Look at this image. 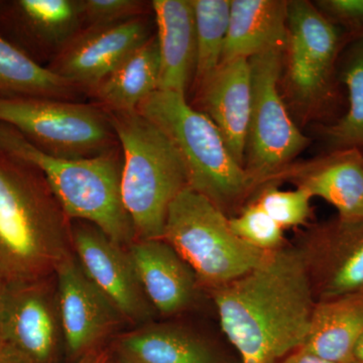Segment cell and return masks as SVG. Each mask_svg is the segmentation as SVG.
Masks as SVG:
<instances>
[{"label":"cell","mask_w":363,"mask_h":363,"mask_svg":"<svg viewBox=\"0 0 363 363\" xmlns=\"http://www.w3.org/2000/svg\"><path fill=\"white\" fill-rule=\"evenodd\" d=\"M211 295L241 363H278L302 348L317 303L305 250L291 247L267 252Z\"/></svg>","instance_id":"6da1fadb"},{"label":"cell","mask_w":363,"mask_h":363,"mask_svg":"<svg viewBox=\"0 0 363 363\" xmlns=\"http://www.w3.org/2000/svg\"><path fill=\"white\" fill-rule=\"evenodd\" d=\"M72 252V220L44 176L0 150V278L42 281Z\"/></svg>","instance_id":"7a4b0ae2"},{"label":"cell","mask_w":363,"mask_h":363,"mask_svg":"<svg viewBox=\"0 0 363 363\" xmlns=\"http://www.w3.org/2000/svg\"><path fill=\"white\" fill-rule=\"evenodd\" d=\"M0 150L39 169L71 220L92 224L123 247L136 240L121 196V147L88 159H65L43 152L0 123Z\"/></svg>","instance_id":"3957f363"},{"label":"cell","mask_w":363,"mask_h":363,"mask_svg":"<svg viewBox=\"0 0 363 363\" xmlns=\"http://www.w3.org/2000/svg\"><path fill=\"white\" fill-rule=\"evenodd\" d=\"M121 154V196L136 240H162L169 205L189 187L173 143L138 111H106Z\"/></svg>","instance_id":"277c9868"},{"label":"cell","mask_w":363,"mask_h":363,"mask_svg":"<svg viewBox=\"0 0 363 363\" xmlns=\"http://www.w3.org/2000/svg\"><path fill=\"white\" fill-rule=\"evenodd\" d=\"M136 111L173 143L187 172L189 187L222 211L252 189V179L234 160L213 121L189 104L185 94L155 91Z\"/></svg>","instance_id":"5b68a950"},{"label":"cell","mask_w":363,"mask_h":363,"mask_svg":"<svg viewBox=\"0 0 363 363\" xmlns=\"http://www.w3.org/2000/svg\"><path fill=\"white\" fill-rule=\"evenodd\" d=\"M162 240L187 262L199 286L210 292L247 274L267 253L243 242L220 208L190 187L169 205Z\"/></svg>","instance_id":"8992f818"},{"label":"cell","mask_w":363,"mask_h":363,"mask_svg":"<svg viewBox=\"0 0 363 363\" xmlns=\"http://www.w3.org/2000/svg\"><path fill=\"white\" fill-rule=\"evenodd\" d=\"M0 123L55 157L88 159L119 147L108 113L94 102L0 98Z\"/></svg>","instance_id":"52a82bcc"},{"label":"cell","mask_w":363,"mask_h":363,"mask_svg":"<svg viewBox=\"0 0 363 363\" xmlns=\"http://www.w3.org/2000/svg\"><path fill=\"white\" fill-rule=\"evenodd\" d=\"M284 52L285 48H274L250 59L252 106L245 168L253 183L283 168L308 145L279 95Z\"/></svg>","instance_id":"ba28073f"},{"label":"cell","mask_w":363,"mask_h":363,"mask_svg":"<svg viewBox=\"0 0 363 363\" xmlns=\"http://www.w3.org/2000/svg\"><path fill=\"white\" fill-rule=\"evenodd\" d=\"M341 37L338 28L307 1L288 4L286 77L298 104L315 106L332 93Z\"/></svg>","instance_id":"9c48e42d"},{"label":"cell","mask_w":363,"mask_h":363,"mask_svg":"<svg viewBox=\"0 0 363 363\" xmlns=\"http://www.w3.org/2000/svg\"><path fill=\"white\" fill-rule=\"evenodd\" d=\"M48 279L7 284L0 322V347L20 363H56L63 332L56 288Z\"/></svg>","instance_id":"30bf717a"},{"label":"cell","mask_w":363,"mask_h":363,"mask_svg":"<svg viewBox=\"0 0 363 363\" xmlns=\"http://www.w3.org/2000/svg\"><path fill=\"white\" fill-rule=\"evenodd\" d=\"M152 13L123 23L83 28L47 68L85 95L155 35Z\"/></svg>","instance_id":"8fae6325"},{"label":"cell","mask_w":363,"mask_h":363,"mask_svg":"<svg viewBox=\"0 0 363 363\" xmlns=\"http://www.w3.org/2000/svg\"><path fill=\"white\" fill-rule=\"evenodd\" d=\"M72 250L92 283L108 298L124 321L143 323L155 311L143 292L128 248L96 226H72Z\"/></svg>","instance_id":"7c38bea8"},{"label":"cell","mask_w":363,"mask_h":363,"mask_svg":"<svg viewBox=\"0 0 363 363\" xmlns=\"http://www.w3.org/2000/svg\"><path fill=\"white\" fill-rule=\"evenodd\" d=\"M83 26L82 0H0V37L43 67Z\"/></svg>","instance_id":"4fadbf2b"},{"label":"cell","mask_w":363,"mask_h":363,"mask_svg":"<svg viewBox=\"0 0 363 363\" xmlns=\"http://www.w3.org/2000/svg\"><path fill=\"white\" fill-rule=\"evenodd\" d=\"M55 274L64 345L71 357L80 359L96 350L123 318L88 278L74 252L62 260Z\"/></svg>","instance_id":"5bb4252c"},{"label":"cell","mask_w":363,"mask_h":363,"mask_svg":"<svg viewBox=\"0 0 363 363\" xmlns=\"http://www.w3.org/2000/svg\"><path fill=\"white\" fill-rule=\"evenodd\" d=\"M318 301L363 291V220L336 219L304 248Z\"/></svg>","instance_id":"9a60e30c"},{"label":"cell","mask_w":363,"mask_h":363,"mask_svg":"<svg viewBox=\"0 0 363 363\" xmlns=\"http://www.w3.org/2000/svg\"><path fill=\"white\" fill-rule=\"evenodd\" d=\"M197 89L203 113L218 128L234 160L245 167L252 106L250 60L222 62Z\"/></svg>","instance_id":"2e32d148"},{"label":"cell","mask_w":363,"mask_h":363,"mask_svg":"<svg viewBox=\"0 0 363 363\" xmlns=\"http://www.w3.org/2000/svg\"><path fill=\"white\" fill-rule=\"evenodd\" d=\"M128 248L136 274L155 311L172 316L195 300L197 277L164 240H136Z\"/></svg>","instance_id":"e0dca14e"},{"label":"cell","mask_w":363,"mask_h":363,"mask_svg":"<svg viewBox=\"0 0 363 363\" xmlns=\"http://www.w3.org/2000/svg\"><path fill=\"white\" fill-rule=\"evenodd\" d=\"M152 11L161 62L157 90L186 95L196 66V25L192 0H154Z\"/></svg>","instance_id":"ac0fdd59"},{"label":"cell","mask_w":363,"mask_h":363,"mask_svg":"<svg viewBox=\"0 0 363 363\" xmlns=\"http://www.w3.org/2000/svg\"><path fill=\"white\" fill-rule=\"evenodd\" d=\"M289 1L231 0L222 62L250 60L274 48H286Z\"/></svg>","instance_id":"d6986e66"},{"label":"cell","mask_w":363,"mask_h":363,"mask_svg":"<svg viewBox=\"0 0 363 363\" xmlns=\"http://www.w3.org/2000/svg\"><path fill=\"white\" fill-rule=\"evenodd\" d=\"M116 357L124 363H222L211 345L175 325L152 324L117 339Z\"/></svg>","instance_id":"ffe728a7"},{"label":"cell","mask_w":363,"mask_h":363,"mask_svg":"<svg viewBox=\"0 0 363 363\" xmlns=\"http://www.w3.org/2000/svg\"><path fill=\"white\" fill-rule=\"evenodd\" d=\"M362 333L363 291L317 301L302 350L327 362L348 363Z\"/></svg>","instance_id":"44dd1931"},{"label":"cell","mask_w":363,"mask_h":363,"mask_svg":"<svg viewBox=\"0 0 363 363\" xmlns=\"http://www.w3.org/2000/svg\"><path fill=\"white\" fill-rule=\"evenodd\" d=\"M298 187L319 197L345 221L363 220V156L359 150L333 152L301 176Z\"/></svg>","instance_id":"7402d4cb"},{"label":"cell","mask_w":363,"mask_h":363,"mask_svg":"<svg viewBox=\"0 0 363 363\" xmlns=\"http://www.w3.org/2000/svg\"><path fill=\"white\" fill-rule=\"evenodd\" d=\"M160 71L159 45L155 33L90 91L88 96L105 111H135L145 98L159 89Z\"/></svg>","instance_id":"603a6c76"},{"label":"cell","mask_w":363,"mask_h":363,"mask_svg":"<svg viewBox=\"0 0 363 363\" xmlns=\"http://www.w3.org/2000/svg\"><path fill=\"white\" fill-rule=\"evenodd\" d=\"M84 95L0 37V98H50L80 101Z\"/></svg>","instance_id":"cb8c5ba5"},{"label":"cell","mask_w":363,"mask_h":363,"mask_svg":"<svg viewBox=\"0 0 363 363\" xmlns=\"http://www.w3.org/2000/svg\"><path fill=\"white\" fill-rule=\"evenodd\" d=\"M231 0H192L196 25L194 80L199 87L220 66Z\"/></svg>","instance_id":"d4e9b609"},{"label":"cell","mask_w":363,"mask_h":363,"mask_svg":"<svg viewBox=\"0 0 363 363\" xmlns=\"http://www.w3.org/2000/svg\"><path fill=\"white\" fill-rule=\"evenodd\" d=\"M350 52L342 72L350 107L337 123L324 130L325 140L334 152L363 147V38Z\"/></svg>","instance_id":"484cf974"},{"label":"cell","mask_w":363,"mask_h":363,"mask_svg":"<svg viewBox=\"0 0 363 363\" xmlns=\"http://www.w3.org/2000/svg\"><path fill=\"white\" fill-rule=\"evenodd\" d=\"M229 225L243 242L260 252H274L284 247V229L257 202L229 218Z\"/></svg>","instance_id":"4316f807"},{"label":"cell","mask_w":363,"mask_h":363,"mask_svg":"<svg viewBox=\"0 0 363 363\" xmlns=\"http://www.w3.org/2000/svg\"><path fill=\"white\" fill-rule=\"evenodd\" d=\"M312 198L306 189L298 186L295 190L267 189L255 202L285 230L305 223L311 211Z\"/></svg>","instance_id":"83f0119b"},{"label":"cell","mask_w":363,"mask_h":363,"mask_svg":"<svg viewBox=\"0 0 363 363\" xmlns=\"http://www.w3.org/2000/svg\"><path fill=\"white\" fill-rule=\"evenodd\" d=\"M82 13L83 28L114 25L152 13V1L82 0Z\"/></svg>","instance_id":"f1b7e54d"},{"label":"cell","mask_w":363,"mask_h":363,"mask_svg":"<svg viewBox=\"0 0 363 363\" xmlns=\"http://www.w3.org/2000/svg\"><path fill=\"white\" fill-rule=\"evenodd\" d=\"M318 6L334 23H340L363 38V0H324Z\"/></svg>","instance_id":"f546056e"},{"label":"cell","mask_w":363,"mask_h":363,"mask_svg":"<svg viewBox=\"0 0 363 363\" xmlns=\"http://www.w3.org/2000/svg\"><path fill=\"white\" fill-rule=\"evenodd\" d=\"M278 363H332L327 362L323 358H320L317 355L312 354L302 348L294 351L291 354L286 355L283 359L279 360Z\"/></svg>","instance_id":"4dcf8cb0"},{"label":"cell","mask_w":363,"mask_h":363,"mask_svg":"<svg viewBox=\"0 0 363 363\" xmlns=\"http://www.w3.org/2000/svg\"><path fill=\"white\" fill-rule=\"evenodd\" d=\"M109 360H111V355L106 350L96 348L81 357L77 363H108Z\"/></svg>","instance_id":"1f68e13d"},{"label":"cell","mask_w":363,"mask_h":363,"mask_svg":"<svg viewBox=\"0 0 363 363\" xmlns=\"http://www.w3.org/2000/svg\"><path fill=\"white\" fill-rule=\"evenodd\" d=\"M353 357L354 359L363 362V333L358 339L357 345H355L354 352H353Z\"/></svg>","instance_id":"d6a6232c"},{"label":"cell","mask_w":363,"mask_h":363,"mask_svg":"<svg viewBox=\"0 0 363 363\" xmlns=\"http://www.w3.org/2000/svg\"><path fill=\"white\" fill-rule=\"evenodd\" d=\"M0 363H20L9 354L4 348L0 347Z\"/></svg>","instance_id":"836d02e7"},{"label":"cell","mask_w":363,"mask_h":363,"mask_svg":"<svg viewBox=\"0 0 363 363\" xmlns=\"http://www.w3.org/2000/svg\"><path fill=\"white\" fill-rule=\"evenodd\" d=\"M6 283L0 278V322H1L2 308H4V293H6Z\"/></svg>","instance_id":"e575fe53"},{"label":"cell","mask_w":363,"mask_h":363,"mask_svg":"<svg viewBox=\"0 0 363 363\" xmlns=\"http://www.w3.org/2000/svg\"><path fill=\"white\" fill-rule=\"evenodd\" d=\"M108 363H124V362H121V359H118V358L116 357V359L113 360V362H112L111 358V360H109Z\"/></svg>","instance_id":"d590c367"},{"label":"cell","mask_w":363,"mask_h":363,"mask_svg":"<svg viewBox=\"0 0 363 363\" xmlns=\"http://www.w3.org/2000/svg\"><path fill=\"white\" fill-rule=\"evenodd\" d=\"M348 363H363V362H359V360L353 359L352 362Z\"/></svg>","instance_id":"8d00e7d4"}]
</instances>
